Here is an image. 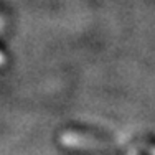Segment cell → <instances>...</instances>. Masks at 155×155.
<instances>
[{"mask_svg": "<svg viewBox=\"0 0 155 155\" xmlns=\"http://www.w3.org/2000/svg\"><path fill=\"white\" fill-rule=\"evenodd\" d=\"M2 25H3V21H2V18H0V28H2Z\"/></svg>", "mask_w": 155, "mask_h": 155, "instance_id": "obj_1", "label": "cell"}, {"mask_svg": "<svg viewBox=\"0 0 155 155\" xmlns=\"http://www.w3.org/2000/svg\"><path fill=\"white\" fill-rule=\"evenodd\" d=\"M152 155H155V150H153V153H152Z\"/></svg>", "mask_w": 155, "mask_h": 155, "instance_id": "obj_2", "label": "cell"}]
</instances>
